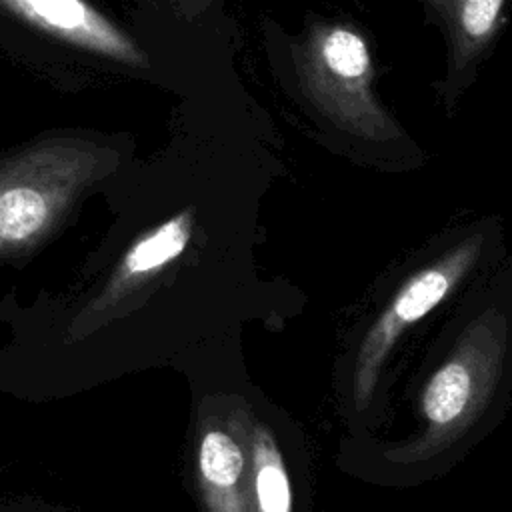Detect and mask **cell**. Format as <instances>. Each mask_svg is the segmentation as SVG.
Listing matches in <instances>:
<instances>
[{
  "label": "cell",
  "instance_id": "obj_1",
  "mask_svg": "<svg viewBox=\"0 0 512 512\" xmlns=\"http://www.w3.org/2000/svg\"><path fill=\"white\" fill-rule=\"evenodd\" d=\"M480 252V236L468 238L464 244L448 252L444 258L412 274L396 292L386 310L378 316L356 356L354 364V402L362 408L380 372L386 354L392 350L398 336L430 310H434L450 290L468 272Z\"/></svg>",
  "mask_w": 512,
  "mask_h": 512
},
{
  "label": "cell",
  "instance_id": "obj_2",
  "mask_svg": "<svg viewBox=\"0 0 512 512\" xmlns=\"http://www.w3.org/2000/svg\"><path fill=\"white\" fill-rule=\"evenodd\" d=\"M18 20L110 60L142 66L144 54L102 12L86 0H0Z\"/></svg>",
  "mask_w": 512,
  "mask_h": 512
},
{
  "label": "cell",
  "instance_id": "obj_3",
  "mask_svg": "<svg viewBox=\"0 0 512 512\" xmlns=\"http://www.w3.org/2000/svg\"><path fill=\"white\" fill-rule=\"evenodd\" d=\"M468 340L432 374L422 392V414L436 430L452 428L462 420L486 382L488 360H478L482 352L472 344V334Z\"/></svg>",
  "mask_w": 512,
  "mask_h": 512
},
{
  "label": "cell",
  "instance_id": "obj_4",
  "mask_svg": "<svg viewBox=\"0 0 512 512\" xmlns=\"http://www.w3.org/2000/svg\"><path fill=\"white\" fill-rule=\"evenodd\" d=\"M246 464V454L234 434L222 428L204 432L198 470L212 512H252Z\"/></svg>",
  "mask_w": 512,
  "mask_h": 512
},
{
  "label": "cell",
  "instance_id": "obj_5",
  "mask_svg": "<svg viewBox=\"0 0 512 512\" xmlns=\"http://www.w3.org/2000/svg\"><path fill=\"white\" fill-rule=\"evenodd\" d=\"M40 176H14L0 186V240L20 242L44 228L54 206V192Z\"/></svg>",
  "mask_w": 512,
  "mask_h": 512
},
{
  "label": "cell",
  "instance_id": "obj_6",
  "mask_svg": "<svg viewBox=\"0 0 512 512\" xmlns=\"http://www.w3.org/2000/svg\"><path fill=\"white\" fill-rule=\"evenodd\" d=\"M252 490L256 512H292L288 470L266 426H256L252 434Z\"/></svg>",
  "mask_w": 512,
  "mask_h": 512
},
{
  "label": "cell",
  "instance_id": "obj_7",
  "mask_svg": "<svg viewBox=\"0 0 512 512\" xmlns=\"http://www.w3.org/2000/svg\"><path fill=\"white\" fill-rule=\"evenodd\" d=\"M192 236V220L188 212H182L148 236L140 238L124 258L128 274H148L162 268L166 262L180 256Z\"/></svg>",
  "mask_w": 512,
  "mask_h": 512
},
{
  "label": "cell",
  "instance_id": "obj_8",
  "mask_svg": "<svg viewBox=\"0 0 512 512\" xmlns=\"http://www.w3.org/2000/svg\"><path fill=\"white\" fill-rule=\"evenodd\" d=\"M322 58L326 66L342 78H362L370 66V56L364 40L346 28H334L324 44Z\"/></svg>",
  "mask_w": 512,
  "mask_h": 512
},
{
  "label": "cell",
  "instance_id": "obj_9",
  "mask_svg": "<svg viewBox=\"0 0 512 512\" xmlns=\"http://www.w3.org/2000/svg\"><path fill=\"white\" fill-rule=\"evenodd\" d=\"M502 4L504 0H464L460 8L462 30L474 40L486 38L500 16Z\"/></svg>",
  "mask_w": 512,
  "mask_h": 512
}]
</instances>
